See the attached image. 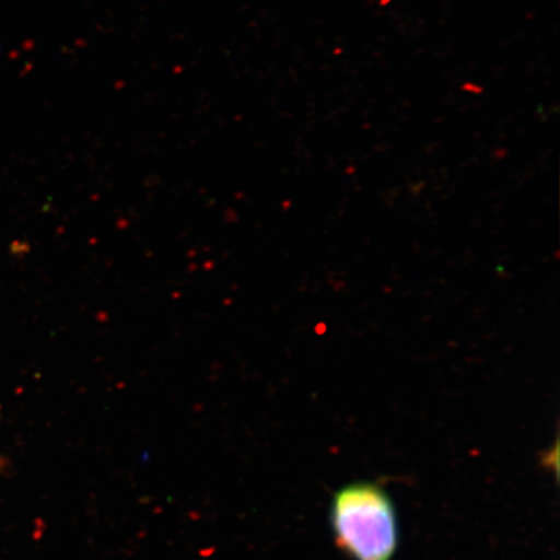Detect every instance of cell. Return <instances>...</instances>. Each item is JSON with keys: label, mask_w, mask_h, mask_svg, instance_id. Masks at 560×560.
Wrapping results in <instances>:
<instances>
[{"label": "cell", "mask_w": 560, "mask_h": 560, "mask_svg": "<svg viewBox=\"0 0 560 560\" xmlns=\"http://www.w3.org/2000/svg\"><path fill=\"white\" fill-rule=\"evenodd\" d=\"M328 523L335 545L349 560H392L400 546L395 501L376 481H350L335 490Z\"/></svg>", "instance_id": "obj_1"}]
</instances>
